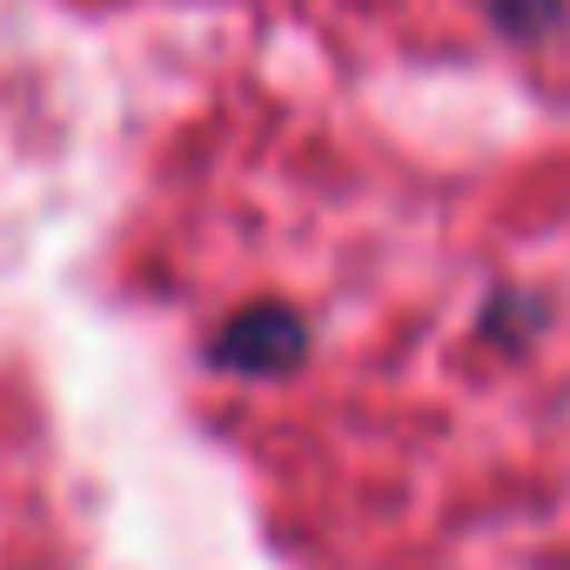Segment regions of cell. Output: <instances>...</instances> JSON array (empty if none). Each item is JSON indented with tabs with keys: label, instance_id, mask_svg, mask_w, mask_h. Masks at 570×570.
<instances>
[{
	"label": "cell",
	"instance_id": "obj_1",
	"mask_svg": "<svg viewBox=\"0 0 570 570\" xmlns=\"http://www.w3.org/2000/svg\"><path fill=\"white\" fill-rule=\"evenodd\" d=\"M208 356H215L228 376H248V383L289 376V370L309 356V330H303V316H296L289 303H248V309H235V316L222 323V336L208 343Z\"/></svg>",
	"mask_w": 570,
	"mask_h": 570
},
{
	"label": "cell",
	"instance_id": "obj_2",
	"mask_svg": "<svg viewBox=\"0 0 570 570\" xmlns=\"http://www.w3.org/2000/svg\"><path fill=\"white\" fill-rule=\"evenodd\" d=\"M490 8H497V21H503V28H517V35H530V28L557 21V0H490Z\"/></svg>",
	"mask_w": 570,
	"mask_h": 570
}]
</instances>
